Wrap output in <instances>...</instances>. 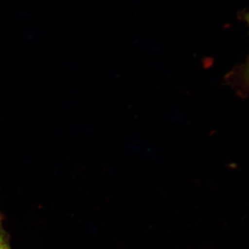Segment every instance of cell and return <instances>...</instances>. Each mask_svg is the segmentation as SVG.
Returning <instances> with one entry per match:
<instances>
[{"label": "cell", "mask_w": 249, "mask_h": 249, "mask_svg": "<svg viewBox=\"0 0 249 249\" xmlns=\"http://www.w3.org/2000/svg\"><path fill=\"white\" fill-rule=\"evenodd\" d=\"M0 249H9V245L6 242L4 232L1 229V224H0Z\"/></svg>", "instance_id": "1"}, {"label": "cell", "mask_w": 249, "mask_h": 249, "mask_svg": "<svg viewBox=\"0 0 249 249\" xmlns=\"http://www.w3.org/2000/svg\"><path fill=\"white\" fill-rule=\"evenodd\" d=\"M246 18H247V22H248L249 24V14L247 15V17H246Z\"/></svg>", "instance_id": "2"}]
</instances>
